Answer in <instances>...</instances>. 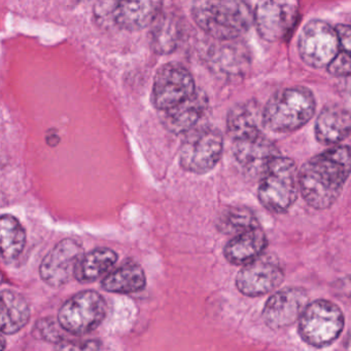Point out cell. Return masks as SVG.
<instances>
[{"label": "cell", "instance_id": "ba28073f", "mask_svg": "<svg viewBox=\"0 0 351 351\" xmlns=\"http://www.w3.org/2000/svg\"><path fill=\"white\" fill-rule=\"evenodd\" d=\"M224 138L218 130L203 128L185 139L179 152V164L187 172L204 175L216 168L222 158Z\"/></svg>", "mask_w": 351, "mask_h": 351}, {"label": "cell", "instance_id": "4316f807", "mask_svg": "<svg viewBox=\"0 0 351 351\" xmlns=\"http://www.w3.org/2000/svg\"><path fill=\"white\" fill-rule=\"evenodd\" d=\"M65 330L60 325L59 322L45 317V319H39L35 325L33 334L35 337L45 341L51 342V343L59 344L64 341L63 333Z\"/></svg>", "mask_w": 351, "mask_h": 351}, {"label": "cell", "instance_id": "2e32d148", "mask_svg": "<svg viewBox=\"0 0 351 351\" xmlns=\"http://www.w3.org/2000/svg\"><path fill=\"white\" fill-rule=\"evenodd\" d=\"M210 69L222 77H243L251 67V57L245 45L235 40H218L207 53Z\"/></svg>", "mask_w": 351, "mask_h": 351}, {"label": "cell", "instance_id": "83f0119b", "mask_svg": "<svg viewBox=\"0 0 351 351\" xmlns=\"http://www.w3.org/2000/svg\"><path fill=\"white\" fill-rule=\"evenodd\" d=\"M330 73L334 76L351 75V56L339 51L335 59L328 66Z\"/></svg>", "mask_w": 351, "mask_h": 351}, {"label": "cell", "instance_id": "8fae6325", "mask_svg": "<svg viewBox=\"0 0 351 351\" xmlns=\"http://www.w3.org/2000/svg\"><path fill=\"white\" fill-rule=\"evenodd\" d=\"M299 20L297 0H261L255 12L260 36L270 43L284 40Z\"/></svg>", "mask_w": 351, "mask_h": 351}, {"label": "cell", "instance_id": "44dd1931", "mask_svg": "<svg viewBox=\"0 0 351 351\" xmlns=\"http://www.w3.org/2000/svg\"><path fill=\"white\" fill-rule=\"evenodd\" d=\"M146 285V274L135 262H126L104 276L101 286L103 290L115 294H132L144 290Z\"/></svg>", "mask_w": 351, "mask_h": 351}, {"label": "cell", "instance_id": "30bf717a", "mask_svg": "<svg viewBox=\"0 0 351 351\" xmlns=\"http://www.w3.org/2000/svg\"><path fill=\"white\" fill-rule=\"evenodd\" d=\"M339 49L336 29L323 21L307 23L299 37V53L310 67H328L339 53Z\"/></svg>", "mask_w": 351, "mask_h": 351}, {"label": "cell", "instance_id": "ac0fdd59", "mask_svg": "<svg viewBox=\"0 0 351 351\" xmlns=\"http://www.w3.org/2000/svg\"><path fill=\"white\" fill-rule=\"evenodd\" d=\"M208 100L201 90H196L193 96L177 106L164 111L163 125L170 133L179 135L195 127L207 108Z\"/></svg>", "mask_w": 351, "mask_h": 351}, {"label": "cell", "instance_id": "7a4b0ae2", "mask_svg": "<svg viewBox=\"0 0 351 351\" xmlns=\"http://www.w3.org/2000/svg\"><path fill=\"white\" fill-rule=\"evenodd\" d=\"M192 16L196 24L216 40H235L247 32L255 21L245 0H194Z\"/></svg>", "mask_w": 351, "mask_h": 351}, {"label": "cell", "instance_id": "f546056e", "mask_svg": "<svg viewBox=\"0 0 351 351\" xmlns=\"http://www.w3.org/2000/svg\"><path fill=\"white\" fill-rule=\"evenodd\" d=\"M335 29L342 51L351 56V26L338 25Z\"/></svg>", "mask_w": 351, "mask_h": 351}, {"label": "cell", "instance_id": "3957f363", "mask_svg": "<svg viewBox=\"0 0 351 351\" xmlns=\"http://www.w3.org/2000/svg\"><path fill=\"white\" fill-rule=\"evenodd\" d=\"M315 107V96L308 88L294 86L280 90L264 108V127L274 133H292L313 119Z\"/></svg>", "mask_w": 351, "mask_h": 351}, {"label": "cell", "instance_id": "5bb4252c", "mask_svg": "<svg viewBox=\"0 0 351 351\" xmlns=\"http://www.w3.org/2000/svg\"><path fill=\"white\" fill-rule=\"evenodd\" d=\"M309 304L306 290L297 287L282 289L274 293L263 308L264 322L273 330L290 327L300 319Z\"/></svg>", "mask_w": 351, "mask_h": 351}, {"label": "cell", "instance_id": "7c38bea8", "mask_svg": "<svg viewBox=\"0 0 351 351\" xmlns=\"http://www.w3.org/2000/svg\"><path fill=\"white\" fill-rule=\"evenodd\" d=\"M284 280V270L278 257L264 253L243 266L236 278V287L241 294L259 297L276 290Z\"/></svg>", "mask_w": 351, "mask_h": 351}, {"label": "cell", "instance_id": "8992f818", "mask_svg": "<svg viewBox=\"0 0 351 351\" xmlns=\"http://www.w3.org/2000/svg\"><path fill=\"white\" fill-rule=\"evenodd\" d=\"M161 6L162 0H97L95 16L105 26L136 31L154 23Z\"/></svg>", "mask_w": 351, "mask_h": 351}, {"label": "cell", "instance_id": "ffe728a7", "mask_svg": "<svg viewBox=\"0 0 351 351\" xmlns=\"http://www.w3.org/2000/svg\"><path fill=\"white\" fill-rule=\"evenodd\" d=\"M264 109L256 101H247L233 107L227 117V128L233 140L243 139L262 133Z\"/></svg>", "mask_w": 351, "mask_h": 351}, {"label": "cell", "instance_id": "4dcf8cb0", "mask_svg": "<svg viewBox=\"0 0 351 351\" xmlns=\"http://www.w3.org/2000/svg\"><path fill=\"white\" fill-rule=\"evenodd\" d=\"M344 348H346V351H351V330L350 333L348 334V337H346Z\"/></svg>", "mask_w": 351, "mask_h": 351}, {"label": "cell", "instance_id": "5b68a950", "mask_svg": "<svg viewBox=\"0 0 351 351\" xmlns=\"http://www.w3.org/2000/svg\"><path fill=\"white\" fill-rule=\"evenodd\" d=\"M346 319L341 308L332 301L319 299L309 303L299 319L303 341L315 348L331 346L341 335Z\"/></svg>", "mask_w": 351, "mask_h": 351}, {"label": "cell", "instance_id": "d6986e66", "mask_svg": "<svg viewBox=\"0 0 351 351\" xmlns=\"http://www.w3.org/2000/svg\"><path fill=\"white\" fill-rule=\"evenodd\" d=\"M268 241L261 227L235 235L224 250L226 259L234 265L245 266L265 253Z\"/></svg>", "mask_w": 351, "mask_h": 351}, {"label": "cell", "instance_id": "277c9868", "mask_svg": "<svg viewBox=\"0 0 351 351\" xmlns=\"http://www.w3.org/2000/svg\"><path fill=\"white\" fill-rule=\"evenodd\" d=\"M298 188L299 176L294 160L278 156L260 178L258 196L266 210L282 214L296 202Z\"/></svg>", "mask_w": 351, "mask_h": 351}, {"label": "cell", "instance_id": "9c48e42d", "mask_svg": "<svg viewBox=\"0 0 351 351\" xmlns=\"http://www.w3.org/2000/svg\"><path fill=\"white\" fill-rule=\"evenodd\" d=\"M196 90L193 76L187 68L181 64H166L155 77L152 104L159 110L167 111L185 102Z\"/></svg>", "mask_w": 351, "mask_h": 351}, {"label": "cell", "instance_id": "9a60e30c", "mask_svg": "<svg viewBox=\"0 0 351 351\" xmlns=\"http://www.w3.org/2000/svg\"><path fill=\"white\" fill-rule=\"evenodd\" d=\"M233 154L245 174L261 178L273 158L280 156L278 147L263 133L235 140Z\"/></svg>", "mask_w": 351, "mask_h": 351}, {"label": "cell", "instance_id": "603a6c76", "mask_svg": "<svg viewBox=\"0 0 351 351\" xmlns=\"http://www.w3.org/2000/svg\"><path fill=\"white\" fill-rule=\"evenodd\" d=\"M117 261V255L113 250L99 247L84 254L76 265L74 278L80 282H92L104 274H109Z\"/></svg>", "mask_w": 351, "mask_h": 351}, {"label": "cell", "instance_id": "6da1fadb", "mask_svg": "<svg viewBox=\"0 0 351 351\" xmlns=\"http://www.w3.org/2000/svg\"><path fill=\"white\" fill-rule=\"evenodd\" d=\"M351 173V149L335 146L305 162L299 187L307 204L317 210L333 206Z\"/></svg>", "mask_w": 351, "mask_h": 351}, {"label": "cell", "instance_id": "4fadbf2b", "mask_svg": "<svg viewBox=\"0 0 351 351\" xmlns=\"http://www.w3.org/2000/svg\"><path fill=\"white\" fill-rule=\"evenodd\" d=\"M82 254V245L71 239H63L47 254L39 266L41 280L52 288H60L74 276Z\"/></svg>", "mask_w": 351, "mask_h": 351}, {"label": "cell", "instance_id": "e0dca14e", "mask_svg": "<svg viewBox=\"0 0 351 351\" xmlns=\"http://www.w3.org/2000/svg\"><path fill=\"white\" fill-rule=\"evenodd\" d=\"M315 137L323 145H336L351 133V112L338 105L326 107L317 117Z\"/></svg>", "mask_w": 351, "mask_h": 351}, {"label": "cell", "instance_id": "cb8c5ba5", "mask_svg": "<svg viewBox=\"0 0 351 351\" xmlns=\"http://www.w3.org/2000/svg\"><path fill=\"white\" fill-rule=\"evenodd\" d=\"M2 259L6 263L18 259L26 243L24 227L12 215H2L0 220Z\"/></svg>", "mask_w": 351, "mask_h": 351}, {"label": "cell", "instance_id": "d4e9b609", "mask_svg": "<svg viewBox=\"0 0 351 351\" xmlns=\"http://www.w3.org/2000/svg\"><path fill=\"white\" fill-rule=\"evenodd\" d=\"M155 22L150 37L152 49L161 55L172 53L181 40V25L172 16H162Z\"/></svg>", "mask_w": 351, "mask_h": 351}, {"label": "cell", "instance_id": "7402d4cb", "mask_svg": "<svg viewBox=\"0 0 351 351\" xmlns=\"http://www.w3.org/2000/svg\"><path fill=\"white\" fill-rule=\"evenodd\" d=\"M30 319V308L24 297L10 290L2 291L0 303V329L3 335L22 330Z\"/></svg>", "mask_w": 351, "mask_h": 351}, {"label": "cell", "instance_id": "f1b7e54d", "mask_svg": "<svg viewBox=\"0 0 351 351\" xmlns=\"http://www.w3.org/2000/svg\"><path fill=\"white\" fill-rule=\"evenodd\" d=\"M99 340H84V341H62L57 344L55 351H100Z\"/></svg>", "mask_w": 351, "mask_h": 351}, {"label": "cell", "instance_id": "484cf974", "mask_svg": "<svg viewBox=\"0 0 351 351\" xmlns=\"http://www.w3.org/2000/svg\"><path fill=\"white\" fill-rule=\"evenodd\" d=\"M260 226L255 215L243 208H229L223 210L216 221V227L225 234L237 235Z\"/></svg>", "mask_w": 351, "mask_h": 351}, {"label": "cell", "instance_id": "1f68e13d", "mask_svg": "<svg viewBox=\"0 0 351 351\" xmlns=\"http://www.w3.org/2000/svg\"><path fill=\"white\" fill-rule=\"evenodd\" d=\"M80 1H86V0H80Z\"/></svg>", "mask_w": 351, "mask_h": 351}, {"label": "cell", "instance_id": "52a82bcc", "mask_svg": "<svg viewBox=\"0 0 351 351\" xmlns=\"http://www.w3.org/2000/svg\"><path fill=\"white\" fill-rule=\"evenodd\" d=\"M106 313V302L99 293L84 291L63 303L58 311V322L71 335H87L101 325Z\"/></svg>", "mask_w": 351, "mask_h": 351}]
</instances>
